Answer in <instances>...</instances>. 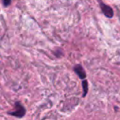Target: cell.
Instances as JSON below:
<instances>
[{"instance_id": "cell-1", "label": "cell", "mask_w": 120, "mask_h": 120, "mask_svg": "<svg viewBox=\"0 0 120 120\" xmlns=\"http://www.w3.org/2000/svg\"><path fill=\"white\" fill-rule=\"evenodd\" d=\"M9 115H12L16 118H22L25 116L26 114V109L23 107V105L20 103V102H16L15 103V109L12 111L8 112Z\"/></svg>"}, {"instance_id": "cell-2", "label": "cell", "mask_w": 120, "mask_h": 120, "mask_svg": "<svg viewBox=\"0 0 120 120\" xmlns=\"http://www.w3.org/2000/svg\"><path fill=\"white\" fill-rule=\"evenodd\" d=\"M99 4H100V9H101L103 14L108 18H112L113 17V10L110 6L107 5V4H104L101 0H98Z\"/></svg>"}, {"instance_id": "cell-3", "label": "cell", "mask_w": 120, "mask_h": 120, "mask_svg": "<svg viewBox=\"0 0 120 120\" xmlns=\"http://www.w3.org/2000/svg\"><path fill=\"white\" fill-rule=\"evenodd\" d=\"M73 70H74V72L77 73V75L78 76V77L80 79H82V80L86 79V74L85 70H84V68H82V65H80V64H77V65H75L73 68Z\"/></svg>"}, {"instance_id": "cell-4", "label": "cell", "mask_w": 120, "mask_h": 120, "mask_svg": "<svg viewBox=\"0 0 120 120\" xmlns=\"http://www.w3.org/2000/svg\"><path fill=\"white\" fill-rule=\"evenodd\" d=\"M82 85V88H83V97H85L86 95L87 92H88V82L86 79H83Z\"/></svg>"}, {"instance_id": "cell-5", "label": "cell", "mask_w": 120, "mask_h": 120, "mask_svg": "<svg viewBox=\"0 0 120 120\" xmlns=\"http://www.w3.org/2000/svg\"><path fill=\"white\" fill-rule=\"evenodd\" d=\"M3 3H4V7H8L12 3V0H3Z\"/></svg>"}]
</instances>
